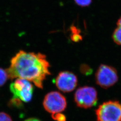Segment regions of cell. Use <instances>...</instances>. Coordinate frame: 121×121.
Here are the masks:
<instances>
[{"instance_id": "2", "label": "cell", "mask_w": 121, "mask_h": 121, "mask_svg": "<svg viewBox=\"0 0 121 121\" xmlns=\"http://www.w3.org/2000/svg\"><path fill=\"white\" fill-rule=\"evenodd\" d=\"M95 112L97 121H121V104L118 101L104 102Z\"/></svg>"}, {"instance_id": "1", "label": "cell", "mask_w": 121, "mask_h": 121, "mask_svg": "<svg viewBox=\"0 0 121 121\" xmlns=\"http://www.w3.org/2000/svg\"><path fill=\"white\" fill-rule=\"evenodd\" d=\"M50 67L44 54L20 50L11 58L10 65L6 70L9 78L25 79L42 89L44 80L51 74Z\"/></svg>"}, {"instance_id": "12", "label": "cell", "mask_w": 121, "mask_h": 121, "mask_svg": "<svg viewBox=\"0 0 121 121\" xmlns=\"http://www.w3.org/2000/svg\"><path fill=\"white\" fill-rule=\"evenodd\" d=\"M80 71L82 73L85 74H89L92 72V70L91 68L86 64H82L81 65L80 68Z\"/></svg>"}, {"instance_id": "3", "label": "cell", "mask_w": 121, "mask_h": 121, "mask_svg": "<svg viewBox=\"0 0 121 121\" xmlns=\"http://www.w3.org/2000/svg\"><path fill=\"white\" fill-rule=\"evenodd\" d=\"M9 88L13 95L12 99L20 102H29L31 100L34 87L30 81L17 78L10 84Z\"/></svg>"}, {"instance_id": "6", "label": "cell", "mask_w": 121, "mask_h": 121, "mask_svg": "<svg viewBox=\"0 0 121 121\" xmlns=\"http://www.w3.org/2000/svg\"><path fill=\"white\" fill-rule=\"evenodd\" d=\"M43 104L45 110L52 114L64 111L67 106V101L60 92L52 91L45 96Z\"/></svg>"}, {"instance_id": "7", "label": "cell", "mask_w": 121, "mask_h": 121, "mask_svg": "<svg viewBox=\"0 0 121 121\" xmlns=\"http://www.w3.org/2000/svg\"><path fill=\"white\" fill-rule=\"evenodd\" d=\"M78 78L69 71H61L56 76L55 83L56 87L63 92H70L74 90L78 84Z\"/></svg>"}, {"instance_id": "11", "label": "cell", "mask_w": 121, "mask_h": 121, "mask_svg": "<svg viewBox=\"0 0 121 121\" xmlns=\"http://www.w3.org/2000/svg\"><path fill=\"white\" fill-rule=\"evenodd\" d=\"M52 119L56 121H66V118L64 114L60 113H56L52 115Z\"/></svg>"}, {"instance_id": "14", "label": "cell", "mask_w": 121, "mask_h": 121, "mask_svg": "<svg viewBox=\"0 0 121 121\" xmlns=\"http://www.w3.org/2000/svg\"><path fill=\"white\" fill-rule=\"evenodd\" d=\"M117 27L121 29V17H120L117 22Z\"/></svg>"}, {"instance_id": "4", "label": "cell", "mask_w": 121, "mask_h": 121, "mask_svg": "<svg viewBox=\"0 0 121 121\" xmlns=\"http://www.w3.org/2000/svg\"><path fill=\"white\" fill-rule=\"evenodd\" d=\"M74 100L78 107L90 108L97 104V91L95 88L92 86L80 87L74 93Z\"/></svg>"}, {"instance_id": "15", "label": "cell", "mask_w": 121, "mask_h": 121, "mask_svg": "<svg viewBox=\"0 0 121 121\" xmlns=\"http://www.w3.org/2000/svg\"><path fill=\"white\" fill-rule=\"evenodd\" d=\"M24 121H41L39 120L37 118H28L27 119L25 120Z\"/></svg>"}, {"instance_id": "9", "label": "cell", "mask_w": 121, "mask_h": 121, "mask_svg": "<svg viewBox=\"0 0 121 121\" xmlns=\"http://www.w3.org/2000/svg\"><path fill=\"white\" fill-rule=\"evenodd\" d=\"M8 78L9 76L6 70L0 68V87L4 85Z\"/></svg>"}, {"instance_id": "10", "label": "cell", "mask_w": 121, "mask_h": 121, "mask_svg": "<svg viewBox=\"0 0 121 121\" xmlns=\"http://www.w3.org/2000/svg\"><path fill=\"white\" fill-rule=\"evenodd\" d=\"M74 1L78 6L82 7H87L92 2V0H74Z\"/></svg>"}, {"instance_id": "13", "label": "cell", "mask_w": 121, "mask_h": 121, "mask_svg": "<svg viewBox=\"0 0 121 121\" xmlns=\"http://www.w3.org/2000/svg\"><path fill=\"white\" fill-rule=\"evenodd\" d=\"M0 121H13L11 117L7 113L0 112Z\"/></svg>"}, {"instance_id": "8", "label": "cell", "mask_w": 121, "mask_h": 121, "mask_svg": "<svg viewBox=\"0 0 121 121\" xmlns=\"http://www.w3.org/2000/svg\"><path fill=\"white\" fill-rule=\"evenodd\" d=\"M112 38L115 43L121 45V29L117 27L112 33Z\"/></svg>"}, {"instance_id": "5", "label": "cell", "mask_w": 121, "mask_h": 121, "mask_svg": "<svg viewBox=\"0 0 121 121\" xmlns=\"http://www.w3.org/2000/svg\"><path fill=\"white\" fill-rule=\"evenodd\" d=\"M95 82L104 89L114 85L118 81L117 69L111 65L101 64L95 73Z\"/></svg>"}]
</instances>
